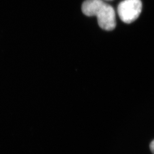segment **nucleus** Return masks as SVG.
<instances>
[{
    "label": "nucleus",
    "instance_id": "f257e3e1",
    "mask_svg": "<svg viewBox=\"0 0 154 154\" xmlns=\"http://www.w3.org/2000/svg\"><path fill=\"white\" fill-rule=\"evenodd\" d=\"M82 9L86 16H96L98 25L102 29L112 31L115 29L116 22L114 9L102 0H86Z\"/></svg>",
    "mask_w": 154,
    "mask_h": 154
},
{
    "label": "nucleus",
    "instance_id": "f03ea898",
    "mask_svg": "<svg viewBox=\"0 0 154 154\" xmlns=\"http://www.w3.org/2000/svg\"><path fill=\"white\" fill-rule=\"evenodd\" d=\"M142 9L141 0H124L118 6V15L125 23L134 22L139 17Z\"/></svg>",
    "mask_w": 154,
    "mask_h": 154
},
{
    "label": "nucleus",
    "instance_id": "7ed1b4c3",
    "mask_svg": "<svg viewBox=\"0 0 154 154\" xmlns=\"http://www.w3.org/2000/svg\"><path fill=\"white\" fill-rule=\"evenodd\" d=\"M150 148L152 152L153 153V154H154V140H153V141L151 143L150 145Z\"/></svg>",
    "mask_w": 154,
    "mask_h": 154
},
{
    "label": "nucleus",
    "instance_id": "20e7f679",
    "mask_svg": "<svg viewBox=\"0 0 154 154\" xmlns=\"http://www.w3.org/2000/svg\"><path fill=\"white\" fill-rule=\"evenodd\" d=\"M106 1H112V0H106Z\"/></svg>",
    "mask_w": 154,
    "mask_h": 154
}]
</instances>
